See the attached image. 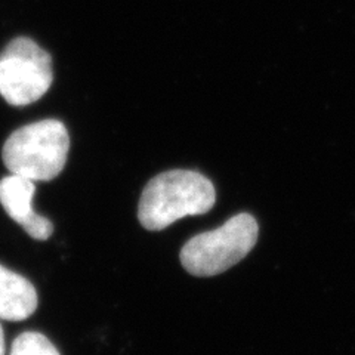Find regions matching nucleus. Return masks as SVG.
I'll list each match as a JSON object with an SVG mask.
<instances>
[{"label":"nucleus","mask_w":355,"mask_h":355,"mask_svg":"<svg viewBox=\"0 0 355 355\" xmlns=\"http://www.w3.org/2000/svg\"><path fill=\"white\" fill-rule=\"evenodd\" d=\"M214 184L194 171L163 172L146 185L138 219L148 231H162L185 216L205 215L215 206Z\"/></svg>","instance_id":"f257e3e1"},{"label":"nucleus","mask_w":355,"mask_h":355,"mask_svg":"<svg viewBox=\"0 0 355 355\" xmlns=\"http://www.w3.org/2000/svg\"><path fill=\"white\" fill-rule=\"evenodd\" d=\"M70 137L60 120L46 119L22 126L10 135L2 150L8 171L31 181H52L67 163Z\"/></svg>","instance_id":"f03ea898"},{"label":"nucleus","mask_w":355,"mask_h":355,"mask_svg":"<svg viewBox=\"0 0 355 355\" xmlns=\"http://www.w3.org/2000/svg\"><path fill=\"white\" fill-rule=\"evenodd\" d=\"M258 222L249 214H239L214 231L188 240L181 250V263L196 277L225 272L246 258L258 241Z\"/></svg>","instance_id":"7ed1b4c3"},{"label":"nucleus","mask_w":355,"mask_h":355,"mask_svg":"<svg viewBox=\"0 0 355 355\" xmlns=\"http://www.w3.org/2000/svg\"><path fill=\"white\" fill-rule=\"evenodd\" d=\"M53 80L51 55L28 37H17L0 53V95L15 107L39 101Z\"/></svg>","instance_id":"20e7f679"},{"label":"nucleus","mask_w":355,"mask_h":355,"mask_svg":"<svg viewBox=\"0 0 355 355\" xmlns=\"http://www.w3.org/2000/svg\"><path fill=\"white\" fill-rule=\"evenodd\" d=\"M35 193V181L24 176L10 173L0 181V205L5 212L31 239L43 241L52 236L53 225L48 218H43L33 210L31 202Z\"/></svg>","instance_id":"39448f33"},{"label":"nucleus","mask_w":355,"mask_h":355,"mask_svg":"<svg viewBox=\"0 0 355 355\" xmlns=\"http://www.w3.org/2000/svg\"><path fill=\"white\" fill-rule=\"evenodd\" d=\"M37 292L26 277L0 265V320L22 321L36 313Z\"/></svg>","instance_id":"423d86ee"},{"label":"nucleus","mask_w":355,"mask_h":355,"mask_svg":"<svg viewBox=\"0 0 355 355\" xmlns=\"http://www.w3.org/2000/svg\"><path fill=\"white\" fill-rule=\"evenodd\" d=\"M10 355H60V352L42 333L24 331L14 340Z\"/></svg>","instance_id":"0eeeda50"},{"label":"nucleus","mask_w":355,"mask_h":355,"mask_svg":"<svg viewBox=\"0 0 355 355\" xmlns=\"http://www.w3.org/2000/svg\"><path fill=\"white\" fill-rule=\"evenodd\" d=\"M0 355H5V336L2 326H0Z\"/></svg>","instance_id":"6e6552de"}]
</instances>
